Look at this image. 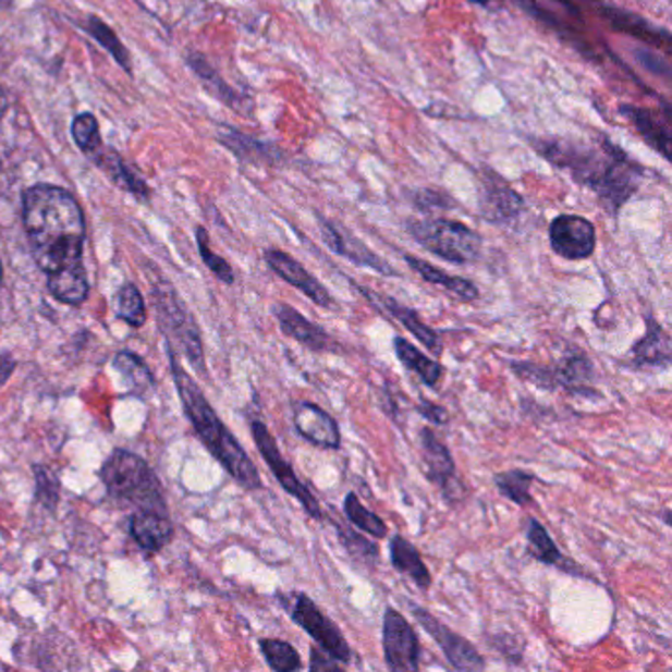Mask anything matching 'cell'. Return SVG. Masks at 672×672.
Wrapping results in <instances>:
<instances>
[{
    "label": "cell",
    "mask_w": 672,
    "mask_h": 672,
    "mask_svg": "<svg viewBox=\"0 0 672 672\" xmlns=\"http://www.w3.org/2000/svg\"><path fill=\"white\" fill-rule=\"evenodd\" d=\"M22 219L50 294L68 306H82L89 280L83 267L85 221L77 199L63 187H28L22 196Z\"/></svg>",
    "instance_id": "obj_1"
},
{
    "label": "cell",
    "mask_w": 672,
    "mask_h": 672,
    "mask_svg": "<svg viewBox=\"0 0 672 672\" xmlns=\"http://www.w3.org/2000/svg\"><path fill=\"white\" fill-rule=\"evenodd\" d=\"M168 357L184 413L190 425L194 426L201 444L206 445L209 454L213 455L221 466L225 467V472L237 481L239 486L245 487L247 491L262 489V479L255 462L245 452V448L239 444L237 438L228 426L223 425V420L213 411L199 384L187 375L178 359V353L170 345H168Z\"/></svg>",
    "instance_id": "obj_2"
},
{
    "label": "cell",
    "mask_w": 672,
    "mask_h": 672,
    "mask_svg": "<svg viewBox=\"0 0 672 672\" xmlns=\"http://www.w3.org/2000/svg\"><path fill=\"white\" fill-rule=\"evenodd\" d=\"M603 152L606 155H600L596 148L584 143L564 140L549 143L542 148V155L550 162L569 170L576 182L598 194L608 211L618 213L637 190L639 168L608 140L603 143Z\"/></svg>",
    "instance_id": "obj_3"
},
{
    "label": "cell",
    "mask_w": 672,
    "mask_h": 672,
    "mask_svg": "<svg viewBox=\"0 0 672 672\" xmlns=\"http://www.w3.org/2000/svg\"><path fill=\"white\" fill-rule=\"evenodd\" d=\"M107 493L114 501H124L140 509L168 511L164 491L155 469L131 450L117 448L99 469Z\"/></svg>",
    "instance_id": "obj_4"
},
{
    "label": "cell",
    "mask_w": 672,
    "mask_h": 672,
    "mask_svg": "<svg viewBox=\"0 0 672 672\" xmlns=\"http://www.w3.org/2000/svg\"><path fill=\"white\" fill-rule=\"evenodd\" d=\"M408 233L414 241L440 259L452 265L476 262L481 255L484 241L479 233L452 219H425L408 221Z\"/></svg>",
    "instance_id": "obj_5"
},
{
    "label": "cell",
    "mask_w": 672,
    "mask_h": 672,
    "mask_svg": "<svg viewBox=\"0 0 672 672\" xmlns=\"http://www.w3.org/2000/svg\"><path fill=\"white\" fill-rule=\"evenodd\" d=\"M152 301L158 311L160 330L164 331L168 345L170 347L176 345L178 350H182L187 362L192 363V367H196L197 372L204 375L207 369L201 333H199L194 316L187 310L186 304L180 301L176 290L166 282L155 286Z\"/></svg>",
    "instance_id": "obj_6"
},
{
    "label": "cell",
    "mask_w": 672,
    "mask_h": 672,
    "mask_svg": "<svg viewBox=\"0 0 672 672\" xmlns=\"http://www.w3.org/2000/svg\"><path fill=\"white\" fill-rule=\"evenodd\" d=\"M513 372L525 383L535 384L540 391H566L574 396L594 399L600 393L594 391V363L582 352L564 355L554 367H545L530 362H515L511 365Z\"/></svg>",
    "instance_id": "obj_7"
},
{
    "label": "cell",
    "mask_w": 672,
    "mask_h": 672,
    "mask_svg": "<svg viewBox=\"0 0 672 672\" xmlns=\"http://www.w3.org/2000/svg\"><path fill=\"white\" fill-rule=\"evenodd\" d=\"M280 601L289 611L290 620L298 623L318 643L321 651L328 652L340 664L352 662V647L345 642L342 630L316 606L310 596L304 591H290L289 596H280Z\"/></svg>",
    "instance_id": "obj_8"
},
{
    "label": "cell",
    "mask_w": 672,
    "mask_h": 672,
    "mask_svg": "<svg viewBox=\"0 0 672 672\" xmlns=\"http://www.w3.org/2000/svg\"><path fill=\"white\" fill-rule=\"evenodd\" d=\"M251 435H253V440L259 448L262 460L270 467L272 476L277 477L279 486L301 503L308 517L321 521L323 511H321L320 501L316 499L308 487L302 484L301 477L296 476V472H294V467L290 466V462L284 460L274 436L270 435L269 426L265 425L262 420H251Z\"/></svg>",
    "instance_id": "obj_9"
},
{
    "label": "cell",
    "mask_w": 672,
    "mask_h": 672,
    "mask_svg": "<svg viewBox=\"0 0 672 672\" xmlns=\"http://www.w3.org/2000/svg\"><path fill=\"white\" fill-rule=\"evenodd\" d=\"M383 655L394 672H414L420 667V642L401 611L387 608L383 615Z\"/></svg>",
    "instance_id": "obj_10"
},
{
    "label": "cell",
    "mask_w": 672,
    "mask_h": 672,
    "mask_svg": "<svg viewBox=\"0 0 672 672\" xmlns=\"http://www.w3.org/2000/svg\"><path fill=\"white\" fill-rule=\"evenodd\" d=\"M411 611H413L414 620L420 623V627L438 643V647L442 649L445 659L455 671H484L486 669L484 657L472 643L467 642L466 637L445 627L442 621L420 606H413Z\"/></svg>",
    "instance_id": "obj_11"
},
{
    "label": "cell",
    "mask_w": 672,
    "mask_h": 672,
    "mask_svg": "<svg viewBox=\"0 0 672 672\" xmlns=\"http://www.w3.org/2000/svg\"><path fill=\"white\" fill-rule=\"evenodd\" d=\"M550 247L566 260L590 259L596 251V228L590 219L564 213L552 219L549 229Z\"/></svg>",
    "instance_id": "obj_12"
},
{
    "label": "cell",
    "mask_w": 672,
    "mask_h": 672,
    "mask_svg": "<svg viewBox=\"0 0 672 672\" xmlns=\"http://www.w3.org/2000/svg\"><path fill=\"white\" fill-rule=\"evenodd\" d=\"M292 423L296 432L321 450H340L342 448V430L338 420L328 411L310 401L292 403Z\"/></svg>",
    "instance_id": "obj_13"
},
{
    "label": "cell",
    "mask_w": 672,
    "mask_h": 672,
    "mask_svg": "<svg viewBox=\"0 0 672 672\" xmlns=\"http://www.w3.org/2000/svg\"><path fill=\"white\" fill-rule=\"evenodd\" d=\"M320 219L321 237L335 255L352 260L353 265H357V267L377 270L379 274H384V277H399V272L387 260L381 259L375 251H371L363 241L352 235L347 229L338 228L335 223H331L330 219Z\"/></svg>",
    "instance_id": "obj_14"
},
{
    "label": "cell",
    "mask_w": 672,
    "mask_h": 672,
    "mask_svg": "<svg viewBox=\"0 0 672 672\" xmlns=\"http://www.w3.org/2000/svg\"><path fill=\"white\" fill-rule=\"evenodd\" d=\"M418 442L423 450V460H425L426 477L440 487L442 496L452 501L457 497L455 491H462V486L455 477L454 455L448 450V445L436 438L435 432L430 428H423L418 432Z\"/></svg>",
    "instance_id": "obj_15"
},
{
    "label": "cell",
    "mask_w": 672,
    "mask_h": 672,
    "mask_svg": "<svg viewBox=\"0 0 672 672\" xmlns=\"http://www.w3.org/2000/svg\"><path fill=\"white\" fill-rule=\"evenodd\" d=\"M265 260L269 265L270 270L284 280L290 286L301 290L302 294L314 302L320 308H330L333 306L331 301L330 290L321 284L320 280L316 279L311 272L304 269V265L290 257L289 253L279 251V248H269L265 253Z\"/></svg>",
    "instance_id": "obj_16"
},
{
    "label": "cell",
    "mask_w": 672,
    "mask_h": 672,
    "mask_svg": "<svg viewBox=\"0 0 672 672\" xmlns=\"http://www.w3.org/2000/svg\"><path fill=\"white\" fill-rule=\"evenodd\" d=\"M272 316L279 321V328L286 338L308 347L310 352L323 353L335 350V340L328 331L318 323L302 316L301 311L294 310L286 302L272 304Z\"/></svg>",
    "instance_id": "obj_17"
},
{
    "label": "cell",
    "mask_w": 672,
    "mask_h": 672,
    "mask_svg": "<svg viewBox=\"0 0 672 672\" xmlns=\"http://www.w3.org/2000/svg\"><path fill=\"white\" fill-rule=\"evenodd\" d=\"M357 290H362L363 296H365L367 301H371V304H375V306L383 308L393 320L403 323L404 328L411 331L414 338L423 343L428 352L435 353L436 357H440V355L444 353V343H442L440 333L432 330V328L418 316V311L408 308V306H404L403 302L394 301L391 296H379L377 292L363 289V286H357Z\"/></svg>",
    "instance_id": "obj_18"
},
{
    "label": "cell",
    "mask_w": 672,
    "mask_h": 672,
    "mask_svg": "<svg viewBox=\"0 0 672 672\" xmlns=\"http://www.w3.org/2000/svg\"><path fill=\"white\" fill-rule=\"evenodd\" d=\"M129 533L136 545L145 552H160L174 537V525L168 517V511L140 509L129 521Z\"/></svg>",
    "instance_id": "obj_19"
},
{
    "label": "cell",
    "mask_w": 672,
    "mask_h": 672,
    "mask_svg": "<svg viewBox=\"0 0 672 672\" xmlns=\"http://www.w3.org/2000/svg\"><path fill=\"white\" fill-rule=\"evenodd\" d=\"M523 207H525L523 197L518 196L515 190H511L501 178L496 174L484 178L481 213L487 221L508 223L518 218Z\"/></svg>",
    "instance_id": "obj_20"
},
{
    "label": "cell",
    "mask_w": 672,
    "mask_h": 672,
    "mask_svg": "<svg viewBox=\"0 0 672 672\" xmlns=\"http://www.w3.org/2000/svg\"><path fill=\"white\" fill-rule=\"evenodd\" d=\"M672 362L671 338L655 318H647V331L632 347L633 369H667Z\"/></svg>",
    "instance_id": "obj_21"
},
{
    "label": "cell",
    "mask_w": 672,
    "mask_h": 672,
    "mask_svg": "<svg viewBox=\"0 0 672 672\" xmlns=\"http://www.w3.org/2000/svg\"><path fill=\"white\" fill-rule=\"evenodd\" d=\"M621 114L632 121L637 133L645 138L647 145L652 146L657 152H661L664 160H671V114L661 113L645 109V107H633V105H621Z\"/></svg>",
    "instance_id": "obj_22"
},
{
    "label": "cell",
    "mask_w": 672,
    "mask_h": 672,
    "mask_svg": "<svg viewBox=\"0 0 672 672\" xmlns=\"http://www.w3.org/2000/svg\"><path fill=\"white\" fill-rule=\"evenodd\" d=\"M389 554L393 569L408 579L420 590H428L432 586V574L426 569L425 560L418 549L403 535H394L389 542Z\"/></svg>",
    "instance_id": "obj_23"
},
{
    "label": "cell",
    "mask_w": 672,
    "mask_h": 672,
    "mask_svg": "<svg viewBox=\"0 0 672 672\" xmlns=\"http://www.w3.org/2000/svg\"><path fill=\"white\" fill-rule=\"evenodd\" d=\"M527 540L530 557L538 560L540 564L554 566V569L569 572V574H574V576H584V572L579 570L578 564L574 560L566 559L560 552L557 542L550 537L549 530L542 527L537 518H528L527 521Z\"/></svg>",
    "instance_id": "obj_24"
},
{
    "label": "cell",
    "mask_w": 672,
    "mask_h": 672,
    "mask_svg": "<svg viewBox=\"0 0 672 672\" xmlns=\"http://www.w3.org/2000/svg\"><path fill=\"white\" fill-rule=\"evenodd\" d=\"M404 260H406V265L411 267V270L416 272L425 282L448 290L450 294H454L460 301L474 302L479 298V290H477L476 284L472 280L448 274L445 270L438 269V267L426 262V260L416 259L413 255H404Z\"/></svg>",
    "instance_id": "obj_25"
},
{
    "label": "cell",
    "mask_w": 672,
    "mask_h": 672,
    "mask_svg": "<svg viewBox=\"0 0 672 672\" xmlns=\"http://www.w3.org/2000/svg\"><path fill=\"white\" fill-rule=\"evenodd\" d=\"M393 347L404 369L413 371L426 387L436 389L438 383L442 381V377H444V367L436 362V359L426 357L425 353L420 352L416 345L406 342L401 335H394Z\"/></svg>",
    "instance_id": "obj_26"
},
{
    "label": "cell",
    "mask_w": 672,
    "mask_h": 672,
    "mask_svg": "<svg viewBox=\"0 0 672 672\" xmlns=\"http://www.w3.org/2000/svg\"><path fill=\"white\" fill-rule=\"evenodd\" d=\"M113 367L121 375L124 384L129 387L131 393L136 396H145L155 389V377L136 353L119 352L114 355Z\"/></svg>",
    "instance_id": "obj_27"
},
{
    "label": "cell",
    "mask_w": 672,
    "mask_h": 672,
    "mask_svg": "<svg viewBox=\"0 0 672 672\" xmlns=\"http://www.w3.org/2000/svg\"><path fill=\"white\" fill-rule=\"evenodd\" d=\"M343 515L352 523L353 527L359 528L362 533L369 535V537L384 538L389 535V528L384 525L383 518L365 508L362 499L353 491L343 499Z\"/></svg>",
    "instance_id": "obj_28"
},
{
    "label": "cell",
    "mask_w": 672,
    "mask_h": 672,
    "mask_svg": "<svg viewBox=\"0 0 672 672\" xmlns=\"http://www.w3.org/2000/svg\"><path fill=\"white\" fill-rule=\"evenodd\" d=\"M493 481H496L497 491L518 508H527L533 503L530 487L537 481V477L533 474L523 472V469H509V472L497 474Z\"/></svg>",
    "instance_id": "obj_29"
},
{
    "label": "cell",
    "mask_w": 672,
    "mask_h": 672,
    "mask_svg": "<svg viewBox=\"0 0 672 672\" xmlns=\"http://www.w3.org/2000/svg\"><path fill=\"white\" fill-rule=\"evenodd\" d=\"M608 21H610L618 30L627 32V34L637 36V38H643V40L649 41V44H657V46L662 44L664 48L671 46V36H669V32L655 28L649 22L643 21L639 16H633V14H627V12L608 11Z\"/></svg>",
    "instance_id": "obj_30"
},
{
    "label": "cell",
    "mask_w": 672,
    "mask_h": 672,
    "mask_svg": "<svg viewBox=\"0 0 672 672\" xmlns=\"http://www.w3.org/2000/svg\"><path fill=\"white\" fill-rule=\"evenodd\" d=\"M114 314L131 328H143L146 321L145 298L135 284H124L114 296Z\"/></svg>",
    "instance_id": "obj_31"
},
{
    "label": "cell",
    "mask_w": 672,
    "mask_h": 672,
    "mask_svg": "<svg viewBox=\"0 0 672 672\" xmlns=\"http://www.w3.org/2000/svg\"><path fill=\"white\" fill-rule=\"evenodd\" d=\"M259 649L265 657V661L274 672L301 671L302 659L294 645L282 639H260Z\"/></svg>",
    "instance_id": "obj_32"
},
{
    "label": "cell",
    "mask_w": 672,
    "mask_h": 672,
    "mask_svg": "<svg viewBox=\"0 0 672 672\" xmlns=\"http://www.w3.org/2000/svg\"><path fill=\"white\" fill-rule=\"evenodd\" d=\"M95 162L101 166L109 176L117 180V184H121L126 192L135 194V196L140 197V199H146V197H148L146 184H143V182L121 162L119 156L111 155V152L101 156L95 155Z\"/></svg>",
    "instance_id": "obj_33"
},
{
    "label": "cell",
    "mask_w": 672,
    "mask_h": 672,
    "mask_svg": "<svg viewBox=\"0 0 672 672\" xmlns=\"http://www.w3.org/2000/svg\"><path fill=\"white\" fill-rule=\"evenodd\" d=\"M32 472H34V481H36L34 499L48 511H53L60 503V479L56 477L50 467L34 466Z\"/></svg>",
    "instance_id": "obj_34"
},
{
    "label": "cell",
    "mask_w": 672,
    "mask_h": 672,
    "mask_svg": "<svg viewBox=\"0 0 672 672\" xmlns=\"http://www.w3.org/2000/svg\"><path fill=\"white\" fill-rule=\"evenodd\" d=\"M73 140L82 148L83 152L94 156L101 148V135H99V124L95 121L91 113H83L75 117L72 126Z\"/></svg>",
    "instance_id": "obj_35"
},
{
    "label": "cell",
    "mask_w": 672,
    "mask_h": 672,
    "mask_svg": "<svg viewBox=\"0 0 672 672\" xmlns=\"http://www.w3.org/2000/svg\"><path fill=\"white\" fill-rule=\"evenodd\" d=\"M87 28L91 32V36H94L95 40L99 41L101 46H105V48L111 52L114 60L121 63L124 70L129 72V70H131V60H129V53L124 50L123 41L117 38V34H114L101 19H97V16H91V19H89Z\"/></svg>",
    "instance_id": "obj_36"
},
{
    "label": "cell",
    "mask_w": 672,
    "mask_h": 672,
    "mask_svg": "<svg viewBox=\"0 0 672 672\" xmlns=\"http://www.w3.org/2000/svg\"><path fill=\"white\" fill-rule=\"evenodd\" d=\"M196 239L199 255H201V260L206 262L207 269L211 270L221 282L233 284V282H235V272L231 269V265H229L228 260L223 259V257H219V255H216V253L211 251V247H209V235H207L206 229L197 228Z\"/></svg>",
    "instance_id": "obj_37"
},
{
    "label": "cell",
    "mask_w": 672,
    "mask_h": 672,
    "mask_svg": "<svg viewBox=\"0 0 672 672\" xmlns=\"http://www.w3.org/2000/svg\"><path fill=\"white\" fill-rule=\"evenodd\" d=\"M338 535L340 540H343V547L347 552H352L355 559L369 560L377 562L379 560V547L375 542H369L367 538H363L357 533H352L350 528L338 525Z\"/></svg>",
    "instance_id": "obj_38"
},
{
    "label": "cell",
    "mask_w": 672,
    "mask_h": 672,
    "mask_svg": "<svg viewBox=\"0 0 672 672\" xmlns=\"http://www.w3.org/2000/svg\"><path fill=\"white\" fill-rule=\"evenodd\" d=\"M190 63L196 70L197 75L207 83V87L218 95L219 99H223L228 105L237 107V95L233 94L228 85L223 83V80L219 77L218 73L209 68V63L204 62L201 58H190Z\"/></svg>",
    "instance_id": "obj_39"
},
{
    "label": "cell",
    "mask_w": 672,
    "mask_h": 672,
    "mask_svg": "<svg viewBox=\"0 0 672 672\" xmlns=\"http://www.w3.org/2000/svg\"><path fill=\"white\" fill-rule=\"evenodd\" d=\"M416 411H418L420 416H423L425 420H428L430 425L445 426L448 425V420H450V414H448L444 406L432 403V401H426V399H420V403L416 404Z\"/></svg>",
    "instance_id": "obj_40"
},
{
    "label": "cell",
    "mask_w": 672,
    "mask_h": 672,
    "mask_svg": "<svg viewBox=\"0 0 672 672\" xmlns=\"http://www.w3.org/2000/svg\"><path fill=\"white\" fill-rule=\"evenodd\" d=\"M310 671H338L340 662L331 659L330 655L314 647L310 651Z\"/></svg>",
    "instance_id": "obj_41"
},
{
    "label": "cell",
    "mask_w": 672,
    "mask_h": 672,
    "mask_svg": "<svg viewBox=\"0 0 672 672\" xmlns=\"http://www.w3.org/2000/svg\"><path fill=\"white\" fill-rule=\"evenodd\" d=\"M637 60L642 62V65H645L647 70H651L652 73H659V75H671V70H669V63L664 62L662 58H659L655 52H637Z\"/></svg>",
    "instance_id": "obj_42"
},
{
    "label": "cell",
    "mask_w": 672,
    "mask_h": 672,
    "mask_svg": "<svg viewBox=\"0 0 672 672\" xmlns=\"http://www.w3.org/2000/svg\"><path fill=\"white\" fill-rule=\"evenodd\" d=\"M16 359L12 357L11 353L0 352V387L11 381L12 372L16 371Z\"/></svg>",
    "instance_id": "obj_43"
},
{
    "label": "cell",
    "mask_w": 672,
    "mask_h": 672,
    "mask_svg": "<svg viewBox=\"0 0 672 672\" xmlns=\"http://www.w3.org/2000/svg\"><path fill=\"white\" fill-rule=\"evenodd\" d=\"M4 111H7V97H4V91L0 89V117L4 114Z\"/></svg>",
    "instance_id": "obj_44"
},
{
    "label": "cell",
    "mask_w": 672,
    "mask_h": 672,
    "mask_svg": "<svg viewBox=\"0 0 672 672\" xmlns=\"http://www.w3.org/2000/svg\"><path fill=\"white\" fill-rule=\"evenodd\" d=\"M472 2H476V4H484V7L489 4V0H472Z\"/></svg>",
    "instance_id": "obj_45"
},
{
    "label": "cell",
    "mask_w": 672,
    "mask_h": 672,
    "mask_svg": "<svg viewBox=\"0 0 672 672\" xmlns=\"http://www.w3.org/2000/svg\"><path fill=\"white\" fill-rule=\"evenodd\" d=\"M0 280H2V265H0Z\"/></svg>",
    "instance_id": "obj_46"
},
{
    "label": "cell",
    "mask_w": 672,
    "mask_h": 672,
    "mask_svg": "<svg viewBox=\"0 0 672 672\" xmlns=\"http://www.w3.org/2000/svg\"><path fill=\"white\" fill-rule=\"evenodd\" d=\"M0 2H4V0H0Z\"/></svg>",
    "instance_id": "obj_47"
}]
</instances>
